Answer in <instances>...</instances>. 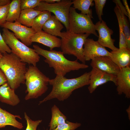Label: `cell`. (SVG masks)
<instances>
[{
    "instance_id": "cell-1",
    "label": "cell",
    "mask_w": 130,
    "mask_h": 130,
    "mask_svg": "<svg viewBox=\"0 0 130 130\" xmlns=\"http://www.w3.org/2000/svg\"><path fill=\"white\" fill-rule=\"evenodd\" d=\"M90 75V72H85L78 77L71 79L56 75L49 81V84L52 86L51 91L39 102V104L54 98L60 101L67 99L75 90L89 85Z\"/></svg>"
},
{
    "instance_id": "cell-2",
    "label": "cell",
    "mask_w": 130,
    "mask_h": 130,
    "mask_svg": "<svg viewBox=\"0 0 130 130\" xmlns=\"http://www.w3.org/2000/svg\"><path fill=\"white\" fill-rule=\"evenodd\" d=\"M33 46L37 54L45 58L44 61L48 64L50 67L54 69L56 75L65 76L71 71L85 69L89 67L85 64L79 63L77 59L73 61L68 60L64 56L62 51L47 50L36 45Z\"/></svg>"
},
{
    "instance_id": "cell-3",
    "label": "cell",
    "mask_w": 130,
    "mask_h": 130,
    "mask_svg": "<svg viewBox=\"0 0 130 130\" xmlns=\"http://www.w3.org/2000/svg\"><path fill=\"white\" fill-rule=\"evenodd\" d=\"M0 68L11 88L16 89L21 84L25 83V76L27 68L26 63L13 53L2 54L0 58Z\"/></svg>"
},
{
    "instance_id": "cell-4",
    "label": "cell",
    "mask_w": 130,
    "mask_h": 130,
    "mask_svg": "<svg viewBox=\"0 0 130 130\" xmlns=\"http://www.w3.org/2000/svg\"><path fill=\"white\" fill-rule=\"evenodd\" d=\"M25 83L27 93L26 100L37 98L47 91L50 79L43 73L36 66H29L25 75Z\"/></svg>"
},
{
    "instance_id": "cell-5",
    "label": "cell",
    "mask_w": 130,
    "mask_h": 130,
    "mask_svg": "<svg viewBox=\"0 0 130 130\" xmlns=\"http://www.w3.org/2000/svg\"><path fill=\"white\" fill-rule=\"evenodd\" d=\"M2 30V35L4 40L12 52L23 62L36 66L37 63L39 61L40 57L34 49L28 47L19 41L13 33L7 29L3 28Z\"/></svg>"
},
{
    "instance_id": "cell-6",
    "label": "cell",
    "mask_w": 130,
    "mask_h": 130,
    "mask_svg": "<svg viewBox=\"0 0 130 130\" xmlns=\"http://www.w3.org/2000/svg\"><path fill=\"white\" fill-rule=\"evenodd\" d=\"M60 47L64 54L72 55L82 63L85 64L83 46L90 34H76L69 31L61 32Z\"/></svg>"
},
{
    "instance_id": "cell-7",
    "label": "cell",
    "mask_w": 130,
    "mask_h": 130,
    "mask_svg": "<svg viewBox=\"0 0 130 130\" xmlns=\"http://www.w3.org/2000/svg\"><path fill=\"white\" fill-rule=\"evenodd\" d=\"M92 18L89 15L78 13L73 7H71L68 17V31L76 34H92L98 37Z\"/></svg>"
},
{
    "instance_id": "cell-8",
    "label": "cell",
    "mask_w": 130,
    "mask_h": 130,
    "mask_svg": "<svg viewBox=\"0 0 130 130\" xmlns=\"http://www.w3.org/2000/svg\"><path fill=\"white\" fill-rule=\"evenodd\" d=\"M72 4L71 0H62L53 4H49L42 1L34 9L41 11H48L52 13L65 26L66 31L69 30L68 17L71 6Z\"/></svg>"
},
{
    "instance_id": "cell-9",
    "label": "cell",
    "mask_w": 130,
    "mask_h": 130,
    "mask_svg": "<svg viewBox=\"0 0 130 130\" xmlns=\"http://www.w3.org/2000/svg\"><path fill=\"white\" fill-rule=\"evenodd\" d=\"M0 26L12 31L17 39H20L21 42L27 46L32 44L31 38L36 33L31 27L23 25L17 21L13 22H6Z\"/></svg>"
},
{
    "instance_id": "cell-10",
    "label": "cell",
    "mask_w": 130,
    "mask_h": 130,
    "mask_svg": "<svg viewBox=\"0 0 130 130\" xmlns=\"http://www.w3.org/2000/svg\"><path fill=\"white\" fill-rule=\"evenodd\" d=\"M84 46L83 55L85 61L92 60L97 57L111 56L110 52L92 39L88 38Z\"/></svg>"
},
{
    "instance_id": "cell-11",
    "label": "cell",
    "mask_w": 130,
    "mask_h": 130,
    "mask_svg": "<svg viewBox=\"0 0 130 130\" xmlns=\"http://www.w3.org/2000/svg\"><path fill=\"white\" fill-rule=\"evenodd\" d=\"M90 72L88 89L91 93H93L99 86L109 81H112L116 85V76L107 73L93 68Z\"/></svg>"
},
{
    "instance_id": "cell-12",
    "label": "cell",
    "mask_w": 130,
    "mask_h": 130,
    "mask_svg": "<svg viewBox=\"0 0 130 130\" xmlns=\"http://www.w3.org/2000/svg\"><path fill=\"white\" fill-rule=\"evenodd\" d=\"M96 31L98 32L99 35L98 42L104 47H107L112 51L117 50L118 48L114 45L115 40L112 38L111 35L113 33V31L107 26L104 21H99L95 24Z\"/></svg>"
},
{
    "instance_id": "cell-13",
    "label": "cell",
    "mask_w": 130,
    "mask_h": 130,
    "mask_svg": "<svg viewBox=\"0 0 130 130\" xmlns=\"http://www.w3.org/2000/svg\"><path fill=\"white\" fill-rule=\"evenodd\" d=\"M91 67L107 73L116 76L120 68L109 56H102L92 59L90 63Z\"/></svg>"
},
{
    "instance_id": "cell-14",
    "label": "cell",
    "mask_w": 130,
    "mask_h": 130,
    "mask_svg": "<svg viewBox=\"0 0 130 130\" xmlns=\"http://www.w3.org/2000/svg\"><path fill=\"white\" fill-rule=\"evenodd\" d=\"M117 91L118 94H124L126 98H130V66L120 68L116 76Z\"/></svg>"
},
{
    "instance_id": "cell-15",
    "label": "cell",
    "mask_w": 130,
    "mask_h": 130,
    "mask_svg": "<svg viewBox=\"0 0 130 130\" xmlns=\"http://www.w3.org/2000/svg\"><path fill=\"white\" fill-rule=\"evenodd\" d=\"M31 40L32 42L38 43L49 47L50 50L55 48L60 47L61 46V39L42 30L36 32L32 37Z\"/></svg>"
},
{
    "instance_id": "cell-16",
    "label": "cell",
    "mask_w": 130,
    "mask_h": 130,
    "mask_svg": "<svg viewBox=\"0 0 130 130\" xmlns=\"http://www.w3.org/2000/svg\"><path fill=\"white\" fill-rule=\"evenodd\" d=\"M110 57L113 62L120 68L130 66V49L127 48H119L112 51Z\"/></svg>"
},
{
    "instance_id": "cell-17",
    "label": "cell",
    "mask_w": 130,
    "mask_h": 130,
    "mask_svg": "<svg viewBox=\"0 0 130 130\" xmlns=\"http://www.w3.org/2000/svg\"><path fill=\"white\" fill-rule=\"evenodd\" d=\"M14 90L11 88L7 82L0 86V101L12 106L17 105L20 100Z\"/></svg>"
},
{
    "instance_id": "cell-18",
    "label": "cell",
    "mask_w": 130,
    "mask_h": 130,
    "mask_svg": "<svg viewBox=\"0 0 130 130\" xmlns=\"http://www.w3.org/2000/svg\"><path fill=\"white\" fill-rule=\"evenodd\" d=\"M16 118L21 119L19 115H13L0 107V128L9 125L19 129H22V124L17 121Z\"/></svg>"
},
{
    "instance_id": "cell-19",
    "label": "cell",
    "mask_w": 130,
    "mask_h": 130,
    "mask_svg": "<svg viewBox=\"0 0 130 130\" xmlns=\"http://www.w3.org/2000/svg\"><path fill=\"white\" fill-rule=\"evenodd\" d=\"M64 26L61 22L54 15H52L43 26L45 32L56 36L62 37L61 30Z\"/></svg>"
},
{
    "instance_id": "cell-20",
    "label": "cell",
    "mask_w": 130,
    "mask_h": 130,
    "mask_svg": "<svg viewBox=\"0 0 130 130\" xmlns=\"http://www.w3.org/2000/svg\"><path fill=\"white\" fill-rule=\"evenodd\" d=\"M41 12L34 9L21 10L17 21L23 25L31 27L34 19Z\"/></svg>"
},
{
    "instance_id": "cell-21",
    "label": "cell",
    "mask_w": 130,
    "mask_h": 130,
    "mask_svg": "<svg viewBox=\"0 0 130 130\" xmlns=\"http://www.w3.org/2000/svg\"><path fill=\"white\" fill-rule=\"evenodd\" d=\"M52 117L49 126V130H53L59 125L64 123L67 117L60 110L58 107L54 105L51 108Z\"/></svg>"
},
{
    "instance_id": "cell-22",
    "label": "cell",
    "mask_w": 130,
    "mask_h": 130,
    "mask_svg": "<svg viewBox=\"0 0 130 130\" xmlns=\"http://www.w3.org/2000/svg\"><path fill=\"white\" fill-rule=\"evenodd\" d=\"M20 0H12L9 4L6 22H13L17 21L20 17L21 10Z\"/></svg>"
},
{
    "instance_id": "cell-23",
    "label": "cell",
    "mask_w": 130,
    "mask_h": 130,
    "mask_svg": "<svg viewBox=\"0 0 130 130\" xmlns=\"http://www.w3.org/2000/svg\"><path fill=\"white\" fill-rule=\"evenodd\" d=\"M93 0H73L72 1L73 7L75 9L81 11V13L84 15H89L92 17V11L90 9L94 4Z\"/></svg>"
},
{
    "instance_id": "cell-24",
    "label": "cell",
    "mask_w": 130,
    "mask_h": 130,
    "mask_svg": "<svg viewBox=\"0 0 130 130\" xmlns=\"http://www.w3.org/2000/svg\"><path fill=\"white\" fill-rule=\"evenodd\" d=\"M51 16V13L49 11H42L34 19L31 27L36 32L41 31L43 26Z\"/></svg>"
},
{
    "instance_id": "cell-25",
    "label": "cell",
    "mask_w": 130,
    "mask_h": 130,
    "mask_svg": "<svg viewBox=\"0 0 130 130\" xmlns=\"http://www.w3.org/2000/svg\"><path fill=\"white\" fill-rule=\"evenodd\" d=\"M118 24L119 31V48H127L126 38L124 31L122 17L117 6H116L114 9Z\"/></svg>"
},
{
    "instance_id": "cell-26",
    "label": "cell",
    "mask_w": 130,
    "mask_h": 130,
    "mask_svg": "<svg viewBox=\"0 0 130 130\" xmlns=\"http://www.w3.org/2000/svg\"><path fill=\"white\" fill-rule=\"evenodd\" d=\"M118 7L122 18L124 32L126 41L127 48L130 49V30L129 23L126 16Z\"/></svg>"
},
{
    "instance_id": "cell-27",
    "label": "cell",
    "mask_w": 130,
    "mask_h": 130,
    "mask_svg": "<svg viewBox=\"0 0 130 130\" xmlns=\"http://www.w3.org/2000/svg\"><path fill=\"white\" fill-rule=\"evenodd\" d=\"M42 1V0H20L21 10L34 9L38 6Z\"/></svg>"
},
{
    "instance_id": "cell-28",
    "label": "cell",
    "mask_w": 130,
    "mask_h": 130,
    "mask_svg": "<svg viewBox=\"0 0 130 130\" xmlns=\"http://www.w3.org/2000/svg\"><path fill=\"white\" fill-rule=\"evenodd\" d=\"M81 125L79 123H72L66 120L64 123L59 125L53 130H75Z\"/></svg>"
},
{
    "instance_id": "cell-29",
    "label": "cell",
    "mask_w": 130,
    "mask_h": 130,
    "mask_svg": "<svg viewBox=\"0 0 130 130\" xmlns=\"http://www.w3.org/2000/svg\"><path fill=\"white\" fill-rule=\"evenodd\" d=\"M96 13L99 21L102 20V16L103 15V9L106 3V0H94Z\"/></svg>"
},
{
    "instance_id": "cell-30",
    "label": "cell",
    "mask_w": 130,
    "mask_h": 130,
    "mask_svg": "<svg viewBox=\"0 0 130 130\" xmlns=\"http://www.w3.org/2000/svg\"><path fill=\"white\" fill-rule=\"evenodd\" d=\"M24 118L26 121L27 127L26 130H36L38 125L42 122V120H32L27 116L26 113H24Z\"/></svg>"
},
{
    "instance_id": "cell-31",
    "label": "cell",
    "mask_w": 130,
    "mask_h": 130,
    "mask_svg": "<svg viewBox=\"0 0 130 130\" xmlns=\"http://www.w3.org/2000/svg\"><path fill=\"white\" fill-rule=\"evenodd\" d=\"M9 4L0 6V26L6 22V19L9 9Z\"/></svg>"
},
{
    "instance_id": "cell-32",
    "label": "cell",
    "mask_w": 130,
    "mask_h": 130,
    "mask_svg": "<svg viewBox=\"0 0 130 130\" xmlns=\"http://www.w3.org/2000/svg\"><path fill=\"white\" fill-rule=\"evenodd\" d=\"M0 52L2 54L10 53L11 50L5 42L2 35L0 32Z\"/></svg>"
},
{
    "instance_id": "cell-33",
    "label": "cell",
    "mask_w": 130,
    "mask_h": 130,
    "mask_svg": "<svg viewBox=\"0 0 130 130\" xmlns=\"http://www.w3.org/2000/svg\"><path fill=\"white\" fill-rule=\"evenodd\" d=\"M7 82L6 76L0 68V86Z\"/></svg>"
},
{
    "instance_id": "cell-34",
    "label": "cell",
    "mask_w": 130,
    "mask_h": 130,
    "mask_svg": "<svg viewBox=\"0 0 130 130\" xmlns=\"http://www.w3.org/2000/svg\"><path fill=\"white\" fill-rule=\"evenodd\" d=\"M124 4V7L125 8L126 11L128 15V17L130 20V9L127 3V1L126 0H122Z\"/></svg>"
},
{
    "instance_id": "cell-35",
    "label": "cell",
    "mask_w": 130,
    "mask_h": 130,
    "mask_svg": "<svg viewBox=\"0 0 130 130\" xmlns=\"http://www.w3.org/2000/svg\"><path fill=\"white\" fill-rule=\"evenodd\" d=\"M11 1L10 0H0V6H5L9 4Z\"/></svg>"
},
{
    "instance_id": "cell-36",
    "label": "cell",
    "mask_w": 130,
    "mask_h": 130,
    "mask_svg": "<svg viewBox=\"0 0 130 130\" xmlns=\"http://www.w3.org/2000/svg\"><path fill=\"white\" fill-rule=\"evenodd\" d=\"M61 0H44L43 1L49 4H53L60 1Z\"/></svg>"
},
{
    "instance_id": "cell-37",
    "label": "cell",
    "mask_w": 130,
    "mask_h": 130,
    "mask_svg": "<svg viewBox=\"0 0 130 130\" xmlns=\"http://www.w3.org/2000/svg\"><path fill=\"white\" fill-rule=\"evenodd\" d=\"M126 111L128 113L129 119H130V107H129L126 109Z\"/></svg>"
},
{
    "instance_id": "cell-38",
    "label": "cell",
    "mask_w": 130,
    "mask_h": 130,
    "mask_svg": "<svg viewBox=\"0 0 130 130\" xmlns=\"http://www.w3.org/2000/svg\"><path fill=\"white\" fill-rule=\"evenodd\" d=\"M2 56V54L0 52V58Z\"/></svg>"
}]
</instances>
